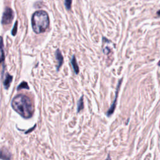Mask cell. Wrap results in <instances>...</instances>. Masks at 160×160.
<instances>
[{
	"label": "cell",
	"instance_id": "1",
	"mask_svg": "<svg viewBox=\"0 0 160 160\" xmlns=\"http://www.w3.org/2000/svg\"><path fill=\"white\" fill-rule=\"evenodd\" d=\"M12 107L22 117L29 118L34 112V106L31 100L24 94L15 96L12 101Z\"/></svg>",
	"mask_w": 160,
	"mask_h": 160
},
{
	"label": "cell",
	"instance_id": "2",
	"mask_svg": "<svg viewBox=\"0 0 160 160\" xmlns=\"http://www.w3.org/2000/svg\"><path fill=\"white\" fill-rule=\"evenodd\" d=\"M49 24L48 14L44 11H38L32 17V27L36 33L44 32Z\"/></svg>",
	"mask_w": 160,
	"mask_h": 160
},
{
	"label": "cell",
	"instance_id": "3",
	"mask_svg": "<svg viewBox=\"0 0 160 160\" xmlns=\"http://www.w3.org/2000/svg\"><path fill=\"white\" fill-rule=\"evenodd\" d=\"M122 81V78H121V79L119 80V82H118V84L117 85V88H116V94H115V98L114 99V101L113 102H112L109 109L106 112V115L108 116H110L111 115H112L115 110V108L116 107V102H117V99H118V94H119V89H120V86H121V82Z\"/></svg>",
	"mask_w": 160,
	"mask_h": 160
},
{
	"label": "cell",
	"instance_id": "4",
	"mask_svg": "<svg viewBox=\"0 0 160 160\" xmlns=\"http://www.w3.org/2000/svg\"><path fill=\"white\" fill-rule=\"evenodd\" d=\"M14 18V12L11 8H6L2 18V23L4 25L9 24Z\"/></svg>",
	"mask_w": 160,
	"mask_h": 160
},
{
	"label": "cell",
	"instance_id": "5",
	"mask_svg": "<svg viewBox=\"0 0 160 160\" xmlns=\"http://www.w3.org/2000/svg\"><path fill=\"white\" fill-rule=\"evenodd\" d=\"M11 154L8 149L3 148L0 149V159L2 160H10Z\"/></svg>",
	"mask_w": 160,
	"mask_h": 160
},
{
	"label": "cell",
	"instance_id": "6",
	"mask_svg": "<svg viewBox=\"0 0 160 160\" xmlns=\"http://www.w3.org/2000/svg\"><path fill=\"white\" fill-rule=\"evenodd\" d=\"M55 56H56V59L58 61V65H57V71H59V68L62 66L63 63V56L61 54V52L60 51L59 49H57L55 52Z\"/></svg>",
	"mask_w": 160,
	"mask_h": 160
},
{
	"label": "cell",
	"instance_id": "7",
	"mask_svg": "<svg viewBox=\"0 0 160 160\" xmlns=\"http://www.w3.org/2000/svg\"><path fill=\"white\" fill-rule=\"evenodd\" d=\"M12 80V76L9 74L8 73L4 74V86L6 89H8L10 86V84Z\"/></svg>",
	"mask_w": 160,
	"mask_h": 160
},
{
	"label": "cell",
	"instance_id": "8",
	"mask_svg": "<svg viewBox=\"0 0 160 160\" xmlns=\"http://www.w3.org/2000/svg\"><path fill=\"white\" fill-rule=\"evenodd\" d=\"M71 65H72V66L73 68L74 72L76 74H78L79 73V66H78V62L76 61V57H75L74 55H73L72 58H71Z\"/></svg>",
	"mask_w": 160,
	"mask_h": 160
},
{
	"label": "cell",
	"instance_id": "9",
	"mask_svg": "<svg viewBox=\"0 0 160 160\" xmlns=\"http://www.w3.org/2000/svg\"><path fill=\"white\" fill-rule=\"evenodd\" d=\"M5 58L4 51V46L2 37H0V62L4 61Z\"/></svg>",
	"mask_w": 160,
	"mask_h": 160
},
{
	"label": "cell",
	"instance_id": "10",
	"mask_svg": "<svg viewBox=\"0 0 160 160\" xmlns=\"http://www.w3.org/2000/svg\"><path fill=\"white\" fill-rule=\"evenodd\" d=\"M83 95L81 96L79 99L78 101L77 104V112H79L83 108H84V101H83Z\"/></svg>",
	"mask_w": 160,
	"mask_h": 160
},
{
	"label": "cell",
	"instance_id": "11",
	"mask_svg": "<svg viewBox=\"0 0 160 160\" xmlns=\"http://www.w3.org/2000/svg\"><path fill=\"white\" fill-rule=\"evenodd\" d=\"M29 89V86L27 84L26 82H24V81H22L18 87V90H19V89Z\"/></svg>",
	"mask_w": 160,
	"mask_h": 160
},
{
	"label": "cell",
	"instance_id": "12",
	"mask_svg": "<svg viewBox=\"0 0 160 160\" xmlns=\"http://www.w3.org/2000/svg\"><path fill=\"white\" fill-rule=\"evenodd\" d=\"M72 0H64V6L67 10H70L71 8Z\"/></svg>",
	"mask_w": 160,
	"mask_h": 160
},
{
	"label": "cell",
	"instance_id": "13",
	"mask_svg": "<svg viewBox=\"0 0 160 160\" xmlns=\"http://www.w3.org/2000/svg\"><path fill=\"white\" fill-rule=\"evenodd\" d=\"M17 28H18V21H16L15 22V24L14 26V28L12 29V36H15L16 32H17Z\"/></svg>",
	"mask_w": 160,
	"mask_h": 160
},
{
	"label": "cell",
	"instance_id": "14",
	"mask_svg": "<svg viewBox=\"0 0 160 160\" xmlns=\"http://www.w3.org/2000/svg\"><path fill=\"white\" fill-rule=\"evenodd\" d=\"M156 15L158 17H160V10H159L156 12Z\"/></svg>",
	"mask_w": 160,
	"mask_h": 160
},
{
	"label": "cell",
	"instance_id": "15",
	"mask_svg": "<svg viewBox=\"0 0 160 160\" xmlns=\"http://www.w3.org/2000/svg\"><path fill=\"white\" fill-rule=\"evenodd\" d=\"M106 160H111V158H110V157H109V155H108V157L106 158Z\"/></svg>",
	"mask_w": 160,
	"mask_h": 160
},
{
	"label": "cell",
	"instance_id": "16",
	"mask_svg": "<svg viewBox=\"0 0 160 160\" xmlns=\"http://www.w3.org/2000/svg\"><path fill=\"white\" fill-rule=\"evenodd\" d=\"M158 66H160V60H159V62H158Z\"/></svg>",
	"mask_w": 160,
	"mask_h": 160
}]
</instances>
